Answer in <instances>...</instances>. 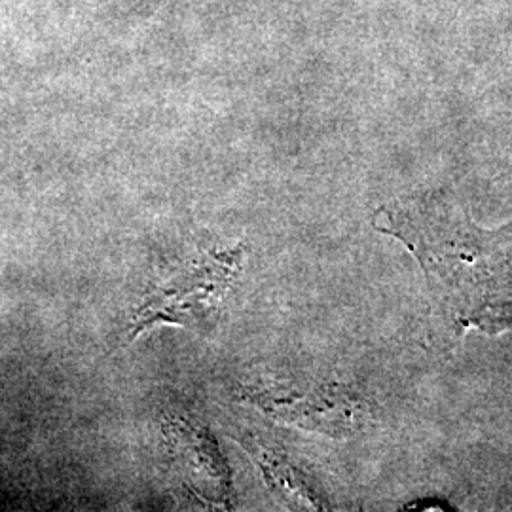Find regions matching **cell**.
<instances>
[{
	"instance_id": "obj_1",
	"label": "cell",
	"mask_w": 512,
	"mask_h": 512,
	"mask_svg": "<svg viewBox=\"0 0 512 512\" xmlns=\"http://www.w3.org/2000/svg\"><path fill=\"white\" fill-rule=\"evenodd\" d=\"M372 224L418 260L452 327L488 336L512 329V219L484 228L454 203L420 196L382 205Z\"/></svg>"
},
{
	"instance_id": "obj_2",
	"label": "cell",
	"mask_w": 512,
	"mask_h": 512,
	"mask_svg": "<svg viewBox=\"0 0 512 512\" xmlns=\"http://www.w3.org/2000/svg\"><path fill=\"white\" fill-rule=\"evenodd\" d=\"M243 258L245 247L238 245L188 262L139 304L133 313L131 336L137 338L164 325L198 330L213 325L226 294L236 283Z\"/></svg>"
},
{
	"instance_id": "obj_3",
	"label": "cell",
	"mask_w": 512,
	"mask_h": 512,
	"mask_svg": "<svg viewBox=\"0 0 512 512\" xmlns=\"http://www.w3.org/2000/svg\"><path fill=\"white\" fill-rule=\"evenodd\" d=\"M238 401L255 406L277 423L334 439L355 435L366 421L365 401L336 382L262 378L241 385Z\"/></svg>"
},
{
	"instance_id": "obj_4",
	"label": "cell",
	"mask_w": 512,
	"mask_h": 512,
	"mask_svg": "<svg viewBox=\"0 0 512 512\" xmlns=\"http://www.w3.org/2000/svg\"><path fill=\"white\" fill-rule=\"evenodd\" d=\"M249 452H253L256 463L264 475L268 486L283 495V499L298 503V507H310V509H325L329 499L317 488L310 475L298 467L291 458L279 450H272L268 446H262V442L249 440L243 444Z\"/></svg>"
}]
</instances>
